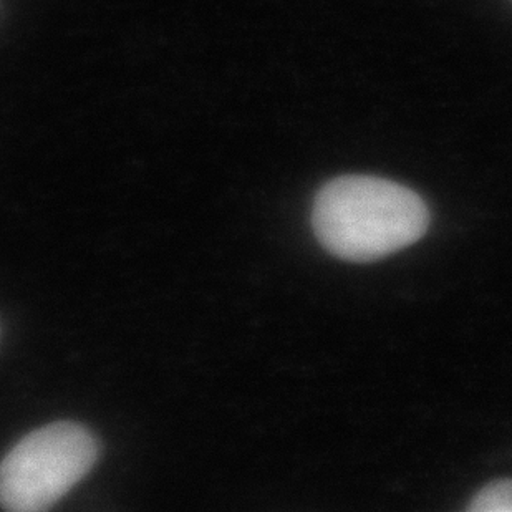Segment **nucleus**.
Masks as SVG:
<instances>
[{
  "instance_id": "obj_3",
  "label": "nucleus",
  "mask_w": 512,
  "mask_h": 512,
  "mask_svg": "<svg viewBox=\"0 0 512 512\" xmlns=\"http://www.w3.org/2000/svg\"><path fill=\"white\" fill-rule=\"evenodd\" d=\"M473 512H512V479H503L481 489L468 506Z\"/></svg>"
},
{
  "instance_id": "obj_2",
  "label": "nucleus",
  "mask_w": 512,
  "mask_h": 512,
  "mask_svg": "<svg viewBox=\"0 0 512 512\" xmlns=\"http://www.w3.org/2000/svg\"><path fill=\"white\" fill-rule=\"evenodd\" d=\"M98 455L95 435L75 421L32 431L0 461V506L10 512L49 511L92 471Z\"/></svg>"
},
{
  "instance_id": "obj_1",
  "label": "nucleus",
  "mask_w": 512,
  "mask_h": 512,
  "mask_svg": "<svg viewBox=\"0 0 512 512\" xmlns=\"http://www.w3.org/2000/svg\"><path fill=\"white\" fill-rule=\"evenodd\" d=\"M312 224L330 254L372 262L420 241L430 226V213L425 201L403 184L348 174L320 189Z\"/></svg>"
}]
</instances>
